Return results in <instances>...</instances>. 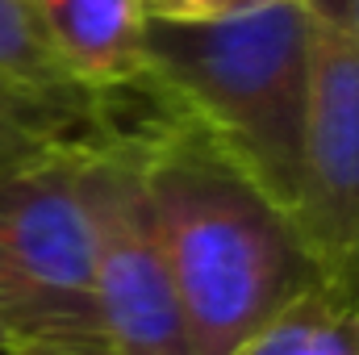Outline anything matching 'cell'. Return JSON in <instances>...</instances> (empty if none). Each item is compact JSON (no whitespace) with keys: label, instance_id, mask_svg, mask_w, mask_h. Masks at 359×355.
<instances>
[{"label":"cell","instance_id":"cell-1","mask_svg":"<svg viewBox=\"0 0 359 355\" xmlns=\"http://www.w3.org/2000/svg\"><path fill=\"white\" fill-rule=\"evenodd\" d=\"M192 355H230L318 284L297 222L205 134L159 113L126 130Z\"/></svg>","mask_w":359,"mask_h":355},{"label":"cell","instance_id":"cell-2","mask_svg":"<svg viewBox=\"0 0 359 355\" xmlns=\"http://www.w3.org/2000/svg\"><path fill=\"white\" fill-rule=\"evenodd\" d=\"M313 88V13L305 0H255L217 21L147 17V92L159 113L205 134L292 213Z\"/></svg>","mask_w":359,"mask_h":355},{"label":"cell","instance_id":"cell-3","mask_svg":"<svg viewBox=\"0 0 359 355\" xmlns=\"http://www.w3.org/2000/svg\"><path fill=\"white\" fill-rule=\"evenodd\" d=\"M100 126L0 163V326L13 343L104 355L92 314Z\"/></svg>","mask_w":359,"mask_h":355},{"label":"cell","instance_id":"cell-4","mask_svg":"<svg viewBox=\"0 0 359 355\" xmlns=\"http://www.w3.org/2000/svg\"><path fill=\"white\" fill-rule=\"evenodd\" d=\"M92 314L104 355H192L184 305L163 255L134 151L104 117L92 176Z\"/></svg>","mask_w":359,"mask_h":355},{"label":"cell","instance_id":"cell-5","mask_svg":"<svg viewBox=\"0 0 359 355\" xmlns=\"http://www.w3.org/2000/svg\"><path fill=\"white\" fill-rule=\"evenodd\" d=\"M313 13V88L292 222L318 280L359 301V46L343 0Z\"/></svg>","mask_w":359,"mask_h":355},{"label":"cell","instance_id":"cell-6","mask_svg":"<svg viewBox=\"0 0 359 355\" xmlns=\"http://www.w3.org/2000/svg\"><path fill=\"white\" fill-rule=\"evenodd\" d=\"M67 72L88 92L113 100L147 76L142 0H34Z\"/></svg>","mask_w":359,"mask_h":355},{"label":"cell","instance_id":"cell-7","mask_svg":"<svg viewBox=\"0 0 359 355\" xmlns=\"http://www.w3.org/2000/svg\"><path fill=\"white\" fill-rule=\"evenodd\" d=\"M0 88L76 134L104 126L113 105L67 72L34 0H0Z\"/></svg>","mask_w":359,"mask_h":355},{"label":"cell","instance_id":"cell-8","mask_svg":"<svg viewBox=\"0 0 359 355\" xmlns=\"http://www.w3.org/2000/svg\"><path fill=\"white\" fill-rule=\"evenodd\" d=\"M230 355H359V301L318 280Z\"/></svg>","mask_w":359,"mask_h":355},{"label":"cell","instance_id":"cell-9","mask_svg":"<svg viewBox=\"0 0 359 355\" xmlns=\"http://www.w3.org/2000/svg\"><path fill=\"white\" fill-rule=\"evenodd\" d=\"M72 134L76 130H67L50 113H42V109H34V105H25V100H17V96H8L0 88V163L21 159V155L38 151L46 142L72 138Z\"/></svg>","mask_w":359,"mask_h":355},{"label":"cell","instance_id":"cell-10","mask_svg":"<svg viewBox=\"0 0 359 355\" xmlns=\"http://www.w3.org/2000/svg\"><path fill=\"white\" fill-rule=\"evenodd\" d=\"M255 0H142L147 17L155 21H176V25H196V21H217L230 13L251 8Z\"/></svg>","mask_w":359,"mask_h":355},{"label":"cell","instance_id":"cell-11","mask_svg":"<svg viewBox=\"0 0 359 355\" xmlns=\"http://www.w3.org/2000/svg\"><path fill=\"white\" fill-rule=\"evenodd\" d=\"M4 355H88V351H59V347H25V343H13Z\"/></svg>","mask_w":359,"mask_h":355},{"label":"cell","instance_id":"cell-12","mask_svg":"<svg viewBox=\"0 0 359 355\" xmlns=\"http://www.w3.org/2000/svg\"><path fill=\"white\" fill-rule=\"evenodd\" d=\"M343 13H347V25H351L355 46H359V0H343Z\"/></svg>","mask_w":359,"mask_h":355},{"label":"cell","instance_id":"cell-13","mask_svg":"<svg viewBox=\"0 0 359 355\" xmlns=\"http://www.w3.org/2000/svg\"><path fill=\"white\" fill-rule=\"evenodd\" d=\"M8 347H13V339H8V330H4V326H0V355L8 351Z\"/></svg>","mask_w":359,"mask_h":355}]
</instances>
